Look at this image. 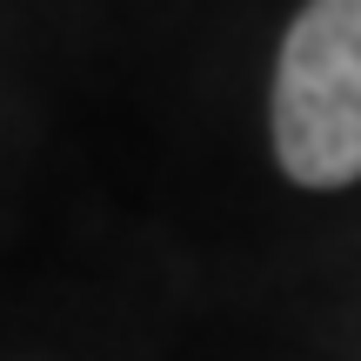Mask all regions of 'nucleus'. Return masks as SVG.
Here are the masks:
<instances>
[{
	"label": "nucleus",
	"mask_w": 361,
	"mask_h": 361,
	"mask_svg": "<svg viewBox=\"0 0 361 361\" xmlns=\"http://www.w3.org/2000/svg\"><path fill=\"white\" fill-rule=\"evenodd\" d=\"M274 161L301 188L361 180V0H308L274 61Z\"/></svg>",
	"instance_id": "nucleus-1"
}]
</instances>
